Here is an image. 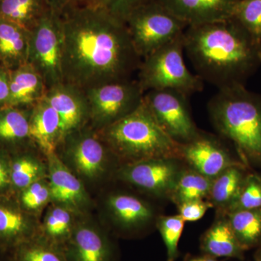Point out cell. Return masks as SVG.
Here are the masks:
<instances>
[{"mask_svg": "<svg viewBox=\"0 0 261 261\" xmlns=\"http://www.w3.org/2000/svg\"><path fill=\"white\" fill-rule=\"evenodd\" d=\"M9 99V73L0 65V110L8 106Z\"/></svg>", "mask_w": 261, "mask_h": 261, "instance_id": "cell-37", "label": "cell"}, {"mask_svg": "<svg viewBox=\"0 0 261 261\" xmlns=\"http://www.w3.org/2000/svg\"><path fill=\"white\" fill-rule=\"evenodd\" d=\"M29 132L32 142L44 155L56 152L61 140V118L44 97L32 108Z\"/></svg>", "mask_w": 261, "mask_h": 261, "instance_id": "cell-19", "label": "cell"}, {"mask_svg": "<svg viewBox=\"0 0 261 261\" xmlns=\"http://www.w3.org/2000/svg\"><path fill=\"white\" fill-rule=\"evenodd\" d=\"M14 196L23 210L38 216L51 202L49 180L48 178L38 180Z\"/></svg>", "mask_w": 261, "mask_h": 261, "instance_id": "cell-31", "label": "cell"}, {"mask_svg": "<svg viewBox=\"0 0 261 261\" xmlns=\"http://www.w3.org/2000/svg\"><path fill=\"white\" fill-rule=\"evenodd\" d=\"M77 216L68 207L53 203L40 223L39 233L51 243L64 247L74 229Z\"/></svg>", "mask_w": 261, "mask_h": 261, "instance_id": "cell-26", "label": "cell"}, {"mask_svg": "<svg viewBox=\"0 0 261 261\" xmlns=\"http://www.w3.org/2000/svg\"><path fill=\"white\" fill-rule=\"evenodd\" d=\"M183 35L142 60L137 80L145 93L149 90L172 89L188 97L203 89L202 80L185 64Z\"/></svg>", "mask_w": 261, "mask_h": 261, "instance_id": "cell-5", "label": "cell"}, {"mask_svg": "<svg viewBox=\"0 0 261 261\" xmlns=\"http://www.w3.org/2000/svg\"><path fill=\"white\" fill-rule=\"evenodd\" d=\"M63 34L60 15L49 10L30 31L28 61L47 89L63 82Z\"/></svg>", "mask_w": 261, "mask_h": 261, "instance_id": "cell-8", "label": "cell"}, {"mask_svg": "<svg viewBox=\"0 0 261 261\" xmlns=\"http://www.w3.org/2000/svg\"><path fill=\"white\" fill-rule=\"evenodd\" d=\"M51 11L60 15L70 4L72 0H46Z\"/></svg>", "mask_w": 261, "mask_h": 261, "instance_id": "cell-39", "label": "cell"}, {"mask_svg": "<svg viewBox=\"0 0 261 261\" xmlns=\"http://www.w3.org/2000/svg\"><path fill=\"white\" fill-rule=\"evenodd\" d=\"M108 216L121 236L133 237L155 226L160 215L147 201L130 194H111L106 202Z\"/></svg>", "mask_w": 261, "mask_h": 261, "instance_id": "cell-12", "label": "cell"}, {"mask_svg": "<svg viewBox=\"0 0 261 261\" xmlns=\"http://www.w3.org/2000/svg\"><path fill=\"white\" fill-rule=\"evenodd\" d=\"M256 261H260V260H256Z\"/></svg>", "mask_w": 261, "mask_h": 261, "instance_id": "cell-43", "label": "cell"}, {"mask_svg": "<svg viewBox=\"0 0 261 261\" xmlns=\"http://www.w3.org/2000/svg\"><path fill=\"white\" fill-rule=\"evenodd\" d=\"M187 27L232 18L240 0H158Z\"/></svg>", "mask_w": 261, "mask_h": 261, "instance_id": "cell-18", "label": "cell"}, {"mask_svg": "<svg viewBox=\"0 0 261 261\" xmlns=\"http://www.w3.org/2000/svg\"><path fill=\"white\" fill-rule=\"evenodd\" d=\"M45 156L51 203L65 206L78 216L87 213L92 200L83 183L63 163L56 151Z\"/></svg>", "mask_w": 261, "mask_h": 261, "instance_id": "cell-13", "label": "cell"}, {"mask_svg": "<svg viewBox=\"0 0 261 261\" xmlns=\"http://www.w3.org/2000/svg\"><path fill=\"white\" fill-rule=\"evenodd\" d=\"M217 217L200 238L202 255L219 258H237L243 260L245 249L239 243L230 226L227 216L217 213Z\"/></svg>", "mask_w": 261, "mask_h": 261, "instance_id": "cell-21", "label": "cell"}, {"mask_svg": "<svg viewBox=\"0 0 261 261\" xmlns=\"http://www.w3.org/2000/svg\"><path fill=\"white\" fill-rule=\"evenodd\" d=\"M245 179L242 165L227 168L213 179L207 199L217 213L228 212L238 198Z\"/></svg>", "mask_w": 261, "mask_h": 261, "instance_id": "cell-25", "label": "cell"}, {"mask_svg": "<svg viewBox=\"0 0 261 261\" xmlns=\"http://www.w3.org/2000/svg\"><path fill=\"white\" fill-rule=\"evenodd\" d=\"M207 112L219 135L231 141L243 161L261 165V96L244 85L218 89Z\"/></svg>", "mask_w": 261, "mask_h": 261, "instance_id": "cell-3", "label": "cell"}, {"mask_svg": "<svg viewBox=\"0 0 261 261\" xmlns=\"http://www.w3.org/2000/svg\"><path fill=\"white\" fill-rule=\"evenodd\" d=\"M183 38L196 75L218 89L244 85L261 65V44L233 18L190 25Z\"/></svg>", "mask_w": 261, "mask_h": 261, "instance_id": "cell-2", "label": "cell"}, {"mask_svg": "<svg viewBox=\"0 0 261 261\" xmlns=\"http://www.w3.org/2000/svg\"><path fill=\"white\" fill-rule=\"evenodd\" d=\"M118 3L119 0H72L70 5L108 10L116 15Z\"/></svg>", "mask_w": 261, "mask_h": 261, "instance_id": "cell-36", "label": "cell"}, {"mask_svg": "<svg viewBox=\"0 0 261 261\" xmlns=\"http://www.w3.org/2000/svg\"><path fill=\"white\" fill-rule=\"evenodd\" d=\"M143 102L160 126L178 143H187L200 133L185 94L172 89L149 90L144 94Z\"/></svg>", "mask_w": 261, "mask_h": 261, "instance_id": "cell-10", "label": "cell"}, {"mask_svg": "<svg viewBox=\"0 0 261 261\" xmlns=\"http://www.w3.org/2000/svg\"><path fill=\"white\" fill-rule=\"evenodd\" d=\"M255 258H256V260L261 261V246L260 248H259L258 251L257 252L256 255H255Z\"/></svg>", "mask_w": 261, "mask_h": 261, "instance_id": "cell-42", "label": "cell"}, {"mask_svg": "<svg viewBox=\"0 0 261 261\" xmlns=\"http://www.w3.org/2000/svg\"><path fill=\"white\" fill-rule=\"evenodd\" d=\"M123 163L145 160H182L181 144L173 140L160 126L142 102L135 111L96 132Z\"/></svg>", "mask_w": 261, "mask_h": 261, "instance_id": "cell-4", "label": "cell"}, {"mask_svg": "<svg viewBox=\"0 0 261 261\" xmlns=\"http://www.w3.org/2000/svg\"><path fill=\"white\" fill-rule=\"evenodd\" d=\"M239 243L245 250L261 242V209L233 211L226 214Z\"/></svg>", "mask_w": 261, "mask_h": 261, "instance_id": "cell-28", "label": "cell"}, {"mask_svg": "<svg viewBox=\"0 0 261 261\" xmlns=\"http://www.w3.org/2000/svg\"><path fill=\"white\" fill-rule=\"evenodd\" d=\"M32 109L6 107L0 110V150L11 154L35 145L29 132Z\"/></svg>", "mask_w": 261, "mask_h": 261, "instance_id": "cell-22", "label": "cell"}, {"mask_svg": "<svg viewBox=\"0 0 261 261\" xmlns=\"http://www.w3.org/2000/svg\"><path fill=\"white\" fill-rule=\"evenodd\" d=\"M185 261H219L217 258L208 256V255H202L201 256L191 257L187 259Z\"/></svg>", "mask_w": 261, "mask_h": 261, "instance_id": "cell-40", "label": "cell"}, {"mask_svg": "<svg viewBox=\"0 0 261 261\" xmlns=\"http://www.w3.org/2000/svg\"><path fill=\"white\" fill-rule=\"evenodd\" d=\"M132 42L142 59L184 34L186 24L158 0L137 7L124 19Z\"/></svg>", "mask_w": 261, "mask_h": 261, "instance_id": "cell-6", "label": "cell"}, {"mask_svg": "<svg viewBox=\"0 0 261 261\" xmlns=\"http://www.w3.org/2000/svg\"><path fill=\"white\" fill-rule=\"evenodd\" d=\"M35 145L13 152L10 155V183L13 195L34 182L47 178V166L34 152Z\"/></svg>", "mask_w": 261, "mask_h": 261, "instance_id": "cell-24", "label": "cell"}, {"mask_svg": "<svg viewBox=\"0 0 261 261\" xmlns=\"http://www.w3.org/2000/svg\"><path fill=\"white\" fill-rule=\"evenodd\" d=\"M9 255L12 261H68L64 248L40 233L19 245Z\"/></svg>", "mask_w": 261, "mask_h": 261, "instance_id": "cell-29", "label": "cell"}, {"mask_svg": "<svg viewBox=\"0 0 261 261\" xmlns=\"http://www.w3.org/2000/svg\"><path fill=\"white\" fill-rule=\"evenodd\" d=\"M0 261H12V260L10 258L9 254L0 251Z\"/></svg>", "mask_w": 261, "mask_h": 261, "instance_id": "cell-41", "label": "cell"}, {"mask_svg": "<svg viewBox=\"0 0 261 261\" xmlns=\"http://www.w3.org/2000/svg\"><path fill=\"white\" fill-rule=\"evenodd\" d=\"M63 248L68 261H118L116 244L93 223L77 221Z\"/></svg>", "mask_w": 261, "mask_h": 261, "instance_id": "cell-14", "label": "cell"}, {"mask_svg": "<svg viewBox=\"0 0 261 261\" xmlns=\"http://www.w3.org/2000/svg\"><path fill=\"white\" fill-rule=\"evenodd\" d=\"M186 163L177 159L145 160L123 163L117 170L118 179L161 200H170Z\"/></svg>", "mask_w": 261, "mask_h": 261, "instance_id": "cell-9", "label": "cell"}, {"mask_svg": "<svg viewBox=\"0 0 261 261\" xmlns=\"http://www.w3.org/2000/svg\"><path fill=\"white\" fill-rule=\"evenodd\" d=\"M58 147L63 149L79 176L91 181L106 174L110 156H115L97 132L89 126L66 136Z\"/></svg>", "mask_w": 261, "mask_h": 261, "instance_id": "cell-11", "label": "cell"}, {"mask_svg": "<svg viewBox=\"0 0 261 261\" xmlns=\"http://www.w3.org/2000/svg\"><path fill=\"white\" fill-rule=\"evenodd\" d=\"M59 15L63 82L85 91L132 80L142 59L123 19L108 10L74 5Z\"/></svg>", "mask_w": 261, "mask_h": 261, "instance_id": "cell-1", "label": "cell"}, {"mask_svg": "<svg viewBox=\"0 0 261 261\" xmlns=\"http://www.w3.org/2000/svg\"><path fill=\"white\" fill-rule=\"evenodd\" d=\"M251 209H261V178L253 174L245 177L238 198L227 213Z\"/></svg>", "mask_w": 261, "mask_h": 261, "instance_id": "cell-34", "label": "cell"}, {"mask_svg": "<svg viewBox=\"0 0 261 261\" xmlns=\"http://www.w3.org/2000/svg\"><path fill=\"white\" fill-rule=\"evenodd\" d=\"M178 215L185 222L199 221L205 216L208 209L214 207L208 200H196L177 205Z\"/></svg>", "mask_w": 261, "mask_h": 261, "instance_id": "cell-35", "label": "cell"}, {"mask_svg": "<svg viewBox=\"0 0 261 261\" xmlns=\"http://www.w3.org/2000/svg\"><path fill=\"white\" fill-rule=\"evenodd\" d=\"M182 161L206 177L214 179L231 166H240L216 137L200 132L181 145Z\"/></svg>", "mask_w": 261, "mask_h": 261, "instance_id": "cell-15", "label": "cell"}, {"mask_svg": "<svg viewBox=\"0 0 261 261\" xmlns=\"http://www.w3.org/2000/svg\"><path fill=\"white\" fill-rule=\"evenodd\" d=\"M30 31L0 18V65L16 69L28 61Z\"/></svg>", "mask_w": 261, "mask_h": 261, "instance_id": "cell-23", "label": "cell"}, {"mask_svg": "<svg viewBox=\"0 0 261 261\" xmlns=\"http://www.w3.org/2000/svg\"><path fill=\"white\" fill-rule=\"evenodd\" d=\"M89 107V127L95 132L106 128L135 111L145 92L138 81L104 84L84 91Z\"/></svg>", "mask_w": 261, "mask_h": 261, "instance_id": "cell-7", "label": "cell"}, {"mask_svg": "<svg viewBox=\"0 0 261 261\" xmlns=\"http://www.w3.org/2000/svg\"><path fill=\"white\" fill-rule=\"evenodd\" d=\"M46 0H0V18L31 31L48 11Z\"/></svg>", "mask_w": 261, "mask_h": 261, "instance_id": "cell-27", "label": "cell"}, {"mask_svg": "<svg viewBox=\"0 0 261 261\" xmlns=\"http://www.w3.org/2000/svg\"><path fill=\"white\" fill-rule=\"evenodd\" d=\"M9 73V99L7 107L32 108L45 96L47 88L34 68L25 63Z\"/></svg>", "mask_w": 261, "mask_h": 261, "instance_id": "cell-20", "label": "cell"}, {"mask_svg": "<svg viewBox=\"0 0 261 261\" xmlns=\"http://www.w3.org/2000/svg\"><path fill=\"white\" fill-rule=\"evenodd\" d=\"M151 0H119L116 15L124 20L126 15L137 7L148 3Z\"/></svg>", "mask_w": 261, "mask_h": 261, "instance_id": "cell-38", "label": "cell"}, {"mask_svg": "<svg viewBox=\"0 0 261 261\" xmlns=\"http://www.w3.org/2000/svg\"><path fill=\"white\" fill-rule=\"evenodd\" d=\"M233 18L261 44V0H240Z\"/></svg>", "mask_w": 261, "mask_h": 261, "instance_id": "cell-33", "label": "cell"}, {"mask_svg": "<svg viewBox=\"0 0 261 261\" xmlns=\"http://www.w3.org/2000/svg\"><path fill=\"white\" fill-rule=\"evenodd\" d=\"M185 224V221L178 214L176 216L160 215L158 217L155 227L159 230L166 245L167 261H175L179 255L178 243Z\"/></svg>", "mask_w": 261, "mask_h": 261, "instance_id": "cell-32", "label": "cell"}, {"mask_svg": "<svg viewBox=\"0 0 261 261\" xmlns=\"http://www.w3.org/2000/svg\"><path fill=\"white\" fill-rule=\"evenodd\" d=\"M39 233L38 216L23 210L14 195H0V251L10 254Z\"/></svg>", "mask_w": 261, "mask_h": 261, "instance_id": "cell-16", "label": "cell"}, {"mask_svg": "<svg viewBox=\"0 0 261 261\" xmlns=\"http://www.w3.org/2000/svg\"><path fill=\"white\" fill-rule=\"evenodd\" d=\"M212 181L187 165L178 178L170 200L178 205L189 201L207 198Z\"/></svg>", "mask_w": 261, "mask_h": 261, "instance_id": "cell-30", "label": "cell"}, {"mask_svg": "<svg viewBox=\"0 0 261 261\" xmlns=\"http://www.w3.org/2000/svg\"><path fill=\"white\" fill-rule=\"evenodd\" d=\"M44 98L61 118L60 143L66 136L89 126V103L83 89L62 82L48 89Z\"/></svg>", "mask_w": 261, "mask_h": 261, "instance_id": "cell-17", "label": "cell"}]
</instances>
